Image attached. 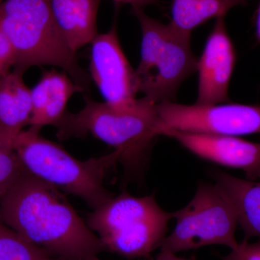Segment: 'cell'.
Instances as JSON below:
<instances>
[{
  "label": "cell",
  "instance_id": "44dd1931",
  "mask_svg": "<svg viewBox=\"0 0 260 260\" xmlns=\"http://www.w3.org/2000/svg\"><path fill=\"white\" fill-rule=\"evenodd\" d=\"M116 3L131 5L132 8H144L148 5H155L159 0H113Z\"/></svg>",
  "mask_w": 260,
  "mask_h": 260
},
{
  "label": "cell",
  "instance_id": "7402d4cb",
  "mask_svg": "<svg viewBox=\"0 0 260 260\" xmlns=\"http://www.w3.org/2000/svg\"><path fill=\"white\" fill-rule=\"evenodd\" d=\"M149 260H192L179 257L176 253L167 250H160L155 257H149Z\"/></svg>",
  "mask_w": 260,
  "mask_h": 260
},
{
  "label": "cell",
  "instance_id": "277c9868",
  "mask_svg": "<svg viewBox=\"0 0 260 260\" xmlns=\"http://www.w3.org/2000/svg\"><path fill=\"white\" fill-rule=\"evenodd\" d=\"M0 26L14 49V70L24 73L31 67L52 65L85 90L89 88L90 78L56 25L48 0H4Z\"/></svg>",
  "mask_w": 260,
  "mask_h": 260
},
{
  "label": "cell",
  "instance_id": "d4e9b609",
  "mask_svg": "<svg viewBox=\"0 0 260 260\" xmlns=\"http://www.w3.org/2000/svg\"><path fill=\"white\" fill-rule=\"evenodd\" d=\"M4 1V0H0V5H1L2 3H3V2Z\"/></svg>",
  "mask_w": 260,
  "mask_h": 260
},
{
  "label": "cell",
  "instance_id": "5b68a950",
  "mask_svg": "<svg viewBox=\"0 0 260 260\" xmlns=\"http://www.w3.org/2000/svg\"><path fill=\"white\" fill-rule=\"evenodd\" d=\"M173 213L162 210L154 195L135 197L126 191L93 210L86 223L104 251L126 259L149 258L167 237Z\"/></svg>",
  "mask_w": 260,
  "mask_h": 260
},
{
  "label": "cell",
  "instance_id": "7c38bea8",
  "mask_svg": "<svg viewBox=\"0 0 260 260\" xmlns=\"http://www.w3.org/2000/svg\"><path fill=\"white\" fill-rule=\"evenodd\" d=\"M32 114L29 126H57L66 114L68 103L73 95L85 90L63 72L50 70L43 74L32 89Z\"/></svg>",
  "mask_w": 260,
  "mask_h": 260
},
{
  "label": "cell",
  "instance_id": "6da1fadb",
  "mask_svg": "<svg viewBox=\"0 0 260 260\" xmlns=\"http://www.w3.org/2000/svg\"><path fill=\"white\" fill-rule=\"evenodd\" d=\"M0 219L51 258L85 260L104 251L61 190L26 170L0 197Z\"/></svg>",
  "mask_w": 260,
  "mask_h": 260
},
{
  "label": "cell",
  "instance_id": "7a4b0ae2",
  "mask_svg": "<svg viewBox=\"0 0 260 260\" xmlns=\"http://www.w3.org/2000/svg\"><path fill=\"white\" fill-rule=\"evenodd\" d=\"M156 106L143 96L134 107L119 109L87 98L80 112L66 113L56 126L57 136L63 140L92 135L119 152V162L126 169L140 167L160 136Z\"/></svg>",
  "mask_w": 260,
  "mask_h": 260
},
{
  "label": "cell",
  "instance_id": "9a60e30c",
  "mask_svg": "<svg viewBox=\"0 0 260 260\" xmlns=\"http://www.w3.org/2000/svg\"><path fill=\"white\" fill-rule=\"evenodd\" d=\"M23 74L14 70L0 78V124L14 138L29 125L32 114L31 91Z\"/></svg>",
  "mask_w": 260,
  "mask_h": 260
},
{
  "label": "cell",
  "instance_id": "9c48e42d",
  "mask_svg": "<svg viewBox=\"0 0 260 260\" xmlns=\"http://www.w3.org/2000/svg\"><path fill=\"white\" fill-rule=\"evenodd\" d=\"M90 45V76L111 107L126 109L134 107L140 93L139 80L121 48L117 27L99 34Z\"/></svg>",
  "mask_w": 260,
  "mask_h": 260
},
{
  "label": "cell",
  "instance_id": "e0dca14e",
  "mask_svg": "<svg viewBox=\"0 0 260 260\" xmlns=\"http://www.w3.org/2000/svg\"><path fill=\"white\" fill-rule=\"evenodd\" d=\"M47 256L45 251L27 242L0 219V260H42Z\"/></svg>",
  "mask_w": 260,
  "mask_h": 260
},
{
  "label": "cell",
  "instance_id": "30bf717a",
  "mask_svg": "<svg viewBox=\"0 0 260 260\" xmlns=\"http://www.w3.org/2000/svg\"><path fill=\"white\" fill-rule=\"evenodd\" d=\"M235 62V49L228 32L225 18L215 19L204 50L198 59L195 104L207 105L229 102V84Z\"/></svg>",
  "mask_w": 260,
  "mask_h": 260
},
{
  "label": "cell",
  "instance_id": "52a82bcc",
  "mask_svg": "<svg viewBox=\"0 0 260 260\" xmlns=\"http://www.w3.org/2000/svg\"><path fill=\"white\" fill-rule=\"evenodd\" d=\"M176 226L162 241L160 250L173 253L206 246L221 245L234 249L239 243L235 208L225 191L215 184L202 183L191 201L173 213Z\"/></svg>",
  "mask_w": 260,
  "mask_h": 260
},
{
  "label": "cell",
  "instance_id": "3957f363",
  "mask_svg": "<svg viewBox=\"0 0 260 260\" xmlns=\"http://www.w3.org/2000/svg\"><path fill=\"white\" fill-rule=\"evenodd\" d=\"M42 128L30 126L15 138L13 147L24 169L32 176L75 195L94 210L114 196L104 180L119 162V152L78 160L65 149L41 135Z\"/></svg>",
  "mask_w": 260,
  "mask_h": 260
},
{
  "label": "cell",
  "instance_id": "ac0fdd59",
  "mask_svg": "<svg viewBox=\"0 0 260 260\" xmlns=\"http://www.w3.org/2000/svg\"><path fill=\"white\" fill-rule=\"evenodd\" d=\"M14 140L0 124V197L25 172L15 153Z\"/></svg>",
  "mask_w": 260,
  "mask_h": 260
},
{
  "label": "cell",
  "instance_id": "8fae6325",
  "mask_svg": "<svg viewBox=\"0 0 260 260\" xmlns=\"http://www.w3.org/2000/svg\"><path fill=\"white\" fill-rule=\"evenodd\" d=\"M160 135L177 140L200 158L244 171L248 179L260 178V143L237 137L194 134L168 128H161Z\"/></svg>",
  "mask_w": 260,
  "mask_h": 260
},
{
  "label": "cell",
  "instance_id": "5bb4252c",
  "mask_svg": "<svg viewBox=\"0 0 260 260\" xmlns=\"http://www.w3.org/2000/svg\"><path fill=\"white\" fill-rule=\"evenodd\" d=\"M214 179L234 205L244 239L260 238V182L239 179L223 172H214Z\"/></svg>",
  "mask_w": 260,
  "mask_h": 260
},
{
  "label": "cell",
  "instance_id": "4fadbf2b",
  "mask_svg": "<svg viewBox=\"0 0 260 260\" xmlns=\"http://www.w3.org/2000/svg\"><path fill=\"white\" fill-rule=\"evenodd\" d=\"M51 14L74 52L96 37L100 0H48Z\"/></svg>",
  "mask_w": 260,
  "mask_h": 260
},
{
  "label": "cell",
  "instance_id": "ba28073f",
  "mask_svg": "<svg viewBox=\"0 0 260 260\" xmlns=\"http://www.w3.org/2000/svg\"><path fill=\"white\" fill-rule=\"evenodd\" d=\"M160 127L218 136L260 133V106L239 104H157Z\"/></svg>",
  "mask_w": 260,
  "mask_h": 260
},
{
  "label": "cell",
  "instance_id": "ffe728a7",
  "mask_svg": "<svg viewBox=\"0 0 260 260\" xmlns=\"http://www.w3.org/2000/svg\"><path fill=\"white\" fill-rule=\"evenodd\" d=\"M15 64V54L11 43L0 26V78L12 71Z\"/></svg>",
  "mask_w": 260,
  "mask_h": 260
},
{
  "label": "cell",
  "instance_id": "603a6c76",
  "mask_svg": "<svg viewBox=\"0 0 260 260\" xmlns=\"http://www.w3.org/2000/svg\"><path fill=\"white\" fill-rule=\"evenodd\" d=\"M256 36L260 42V3L257 10V14H256Z\"/></svg>",
  "mask_w": 260,
  "mask_h": 260
},
{
  "label": "cell",
  "instance_id": "cb8c5ba5",
  "mask_svg": "<svg viewBox=\"0 0 260 260\" xmlns=\"http://www.w3.org/2000/svg\"><path fill=\"white\" fill-rule=\"evenodd\" d=\"M42 260H59V259H52V258L49 257V256H47V257L44 258ZM85 260H100L98 258V256H95V257L90 258V259H85Z\"/></svg>",
  "mask_w": 260,
  "mask_h": 260
},
{
  "label": "cell",
  "instance_id": "8992f818",
  "mask_svg": "<svg viewBox=\"0 0 260 260\" xmlns=\"http://www.w3.org/2000/svg\"><path fill=\"white\" fill-rule=\"evenodd\" d=\"M132 11L142 32L141 56L136 69L140 93L155 104L174 102L181 84L198 69L191 34L172 23H160L143 8H132Z\"/></svg>",
  "mask_w": 260,
  "mask_h": 260
},
{
  "label": "cell",
  "instance_id": "2e32d148",
  "mask_svg": "<svg viewBox=\"0 0 260 260\" xmlns=\"http://www.w3.org/2000/svg\"><path fill=\"white\" fill-rule=\"evenodd\" d=\"M245 4L246 0H172L170 23L191 34L208 20L225 18L233 8Z\"/></svg>",
  "mask_w": 260,
  "mask_h": 260
},
{
  "label": "cell",
  "instance_id": "d6986e66",
  "mask_svg": "<svg viewBox=\"0 0 260 260\" xmlns=\"http://www.w3.org/2000/svg\"><path fill=\"white\" fill-rule=\"evenodd\" d=\"M221 260H260V241L250 243L244 239Z\"/></svg>",
  "mask_w": 260,
  "mask_h": 260
}]
</instances>
